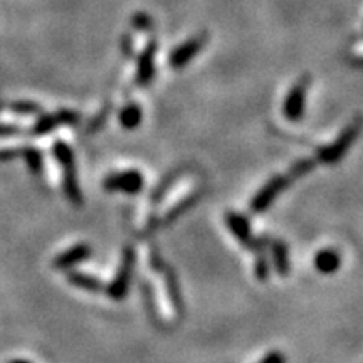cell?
Instances as JSON below:
<instances>
[{"instance_id":"16","label":"cell","mask_w":363,"mask_h":363,"mask_svg":"<svg viewBox=\"0 0 363 363\" xmlns=\"http://www.w3.org/2000/svg\"><path fill=\"white\" fill-rule=\"evenodd\" d=\"M142 108L138 103H128L123 106V110L120 111V123L126 130H135L136 126L142 121Z\"/></svg>"},{"instance_id":"18","label":"cell","mask_w":363,"mask_h":363,"mask_svg":"<svg viewBox=\"0 0 363 363\" xmlns=\"http://www.w3.org/2000/svg\"><path fill=\"white\" fill-rule=\"evenodd\" d=\"M9 110L19 116H34L40 115V106L33 101H16L9 106Z\"/></svg>"},{"instance_id":"9","label":"cell","mask_w":363,"mask_h":363,"mask_svg":"<svg viewBox=\"0 0 363 363\" xmlns=\"http://www.w3.org/2000/svg\"><path fill=\"white\" fill-rule=\"evenodd\" d=\"M289 182H291V179H289L288 174L272 177V179L267 182L264 187L257 192V195H254V199L251 202V211L252 212H264L266 208L269 207L272 202H274V199L278 197V195L283 192L286 187H288Z\"/></svg>"},{"instance_id":"19","label":"cell","mask_w":363,"mask_h":363,"mask_svg":"<svg viewBox=\"0 0 363 363\" xmlns=\"http://www.w3.org/2000/svg\"><path fill=\"white\" fill-rule=\"evenodd\" d=\"M313 169H315V162L310 160V158H301V160H298L296 163H293V167H291V169H289L288 177L291 180L299 179V177L306 175L308 172H311Z\"/></svg>"},{"instance_id":"2","label":"cell","mask_w":363,"mask_h":363,"mask_svg":"<svg viewBox=\"0 0 363 363\" xmlns=\"http://www.w3.org/2000/svg\"><path fill=\"white\" fill-rule=\"evenodd\" d=\"M363 130V118H355L350 125L345 128L337 140L333 143H330L328 147L318 150V162L325 163V165H333L338 163L342 158L347 155L348 150L352 148V145L357 142L358 135Z\"/></svg>"},{"instance_id":"7","label":"cell","mask_w":363,"mask_h":363,"mask_svg":"<svg viewBox=\"0 0 363 363\" xmlns=\"http://www.w3.org/2000/svg\"><path fill=\"white\" fill-rule=\"evenodd\" d=\"M208 40V34L207 33H199L197 35H194V38H190L185 40V43H182L179 48L174 49L170 54V66L174 67V69H182L184 66H187L192 59L197 56L199 52L202 51L203 48H206Z\"/></svg>"},{"instance_id":"17","label":"cell","mask_w":363,"mask_h":363,"mask_svg":"<svg viewBox=\"0 0 363 363\" xmlns=\"http://www.w3.org/2000/svg\"><path fill=\"white\" fill-rule=\"evenodd\" d=\"M21 157L26 160L27 169L33 172L34 175L43 174L44 170V155L40 150L35 147H22V153Z\"/></svg>"},{"instance_id":"22","label":"cell","mask_w":363,"mask_h":363,"mask_svg":"<svg viewBox=\"0 0 363 363\" xmlns=\"http://www.w3.org/2000/svg\"><path fill=\"white\" fill-rule=\"evenodd\" d=\"M254 272H256V278L261 281H266L267 276H269V262H267L264 254L256 257V269H254Z\"/></svg>"},{"instance_id":"25","label":"cell","mask_w":363,"mask_h":363,"mask_svg":"<svg viewBox=\"0 0 363 363\" xmlns=\"http://www.w3.org/2000/svg\"><path fill=\"white\" fill-rule=\"evenodd\" d=\"M121 51L125 52L126 57L133 56V40H131L130 34L123 35V40H121Z\"/></svg>"},{"instance_id":"23","label":"cell","mask_w":363,"mask_h":363,"mask_svg":"<svg viewBox=\"0 0 363 363\" xmlns=\"http://www.w3.org/2000/svg\"><path fill=\"white\" fill-rule=\"evenodd\" d=\"M22 133V128L12 123H0V138H11Z\"/></svg>"},{"instance_id":"1","label":"cell","mask_w":363,"mask_h":363,"mask_svg":"<svg viewBox=\"0 0 363 363\" xmlns=\"http://www.w3.org/2000/svg\"><path fill=\"white\" fill-rule=\"evenodd\" d=\"M52 155L56 157L62 172V185H65V194L69 199L72 206L81 207L83 206V194H81L78 175H76V162L74 153H72L71 147L61 140H57L52 145Z\"/></svg>"},{"instance_id":"15","label":"cell","mask_w":363,"mask_h":363,"mask_svg":"<svg viewBox=\"0 0 363 363\" xmlns=\"http://www.w3.org/2000/svg\"><path fill=\"white\" fill-rule=\"evenodd\" d=\"M271 252L272 261H274L276 269L281 276H286L289 272V257H288V247L283 240H272L271 242Z\"/></svg>"},{"instance_id":"26","label":"cell","mask_w":363,"mask_h":363,"mask_svg":"<svg viewBox=\"0 0 363 363\" xmlns=\"http://www.w3.org/2000/svg\"><path fill=\"white\" fill-rule=\"evenodd\" d=\"M259 363H286V358H284L283 353L271 352V353H267V355L262 358Z\"/></svg>"},{"instance_id":"8","label":"cell","mask_w":363,"mask_h":363,"mask_svg":"<svg viewBox=\"0 0 363 363\" xmlns=\"http://www.w3.org/2000/svg\"><path fill=\"white\" fill-rule=\"evenodd\" d=\"M79 120V115L71 110H59L56 113H49V115H43L35 121L33 128H30V135L33 136H44L51 133L59 126L65 125H76Z\"/></svg>"},{"instance_id":"4","label":"cell","mask_w":363,"mask_h":363,"mask_svg":"<svg viewBox=\"0 0 363 363\" xmlns=\"http://www.w3.org/2000/svg\"><path fill=\"white\" fill-rule=\"evenodd\" d=\"M135 262H136L135 249L125 247L120 269H118L116 276L113 278L111 284L108 286V296L115 299V301H121V299L126 296V293H128L131 276H133V269H135Z\"/></svg>"},{"instance_id":"11","label":"cell","mask_w":363,"mask_h":363,"mask_svg":"<svg viewBox=\"0 0 363 363\" xmlns=\"http://www.w3.org/2000/svg\"><path fill=\"white\" fill-rule=\"evenodd\" d=\"M89 256H91V247L88 244L81 242L59 254L56 259L52 261V266L56 267L57 271H66V269H71V267H74L76 264H79V262L86 261Z\"/></svg>"},{"instance_id":"6","label":"cell","mask_w":363,"mask_h":363,"mask_svg":"<svg viewBox=\"0 0 363 363\" xmlns=\"http://www.w3.org/2000/svg\"><path fill=\"white\" fill-rule=\"evenodd\" d=\"M311 84L310 76H303L296 81V84L293 86L291 91L288 93V96L284 99L283 111L284 116L289 121H298L299 118L305 113V101H306V91Z\"/></svg>"},{"instance_id":"24","label":"cell","mask_w":363,"mask_h":363,"mask_svg":"<svg viewBox=\"0 0 363 363\" xmlns=\"http://www.w3.org/2000/svg\"><path fill=\"white\" fill-rule=\"evenodd\" d=\"M21 153H22V147H19V148H2L0 150V162H11V160H13V158H17V157H21Z\"/></svg>"},{"instance_id":"27","label":"cell","mask_w":363,"mask_h":363,"mask_svg":"<svg viewBox=\"0 0 363 363\" xmlns=\"http://www.w3.org/2000/svg\"><path fill=\"white\" fill-rule=\"evenodd\" d=\"M9 363H30V362H27V360H12V362H9Z\"/></svg>"},{"instance_id":"20","label":"cell","mask_w":363,"mask_h":363,"mask_svg":"<svg viewBox=\"0 0 363 363\" xmlns=\"http://www.w3.org/2000/svg\"><path fill=\"white\" fill-rule=\"evenodd\" d=\"M131 26L140 33H150L153 29V19L147 12H136L131 17Z\"/></svg>"},{"instance_id":"12","label":"cell","mask_w":363,"mask_h":363,"mask_svg":"<svg viewBox=\"0 0 363 363\" xmlns=\"http://www.w3.org/2000/svg\"><path fill=\"white\" fill-rule=\"evenodd\" d=\"M342 257L335 249H321L315 256V267L321 274H333L340 269Z\"/></svg>"},{"instance_id":"13","label":"cell","mask_w":363,"mask_h":363,"mask_svg":"<svg viewBox=\"0 0 363 363\" xmlns=\"http://www.w3.org/2000/svg\"><path fill=\"white\" fill-rule=\"evenodd\" d=\"M199 195H201L199 192H194V194L185 195V197L182 199L180 202H177L174 207H170L169 211H167V214L163 216V219L160 220V224H158V225H169V224H172V222H174V220L179 219V217H180L182 214H185V212H187L189 208L192 207L195 202H197Z\"/></svg>"},{"instance_id":"21","label":"cell","mask_w":363,"mask_h":363,"mask_svg":"<svg viewBox=\"0 0 363 363\" xmlns=\"http://www.w3.org/2000/svg\"><path fill=\"white\" fill-rule=\"evenodd\" d=\"M110 113H111V104H110V103L104 104L103 110L99 111L98 115L93 118V120H91V123H89V126H88L89 133H93V131H98L99 128H101V126L104 125V121H106L108 116H110Z\"/></svg>"},{"instance_id":"5","label":"cell","mask_w":363,"mask_h":363,"mask_svg":"<svg viewBox=\"0 0 363 363\" xmlns=\"http://www.w3.org/2000/svg\"><path fill=\"white\" fill-rule=\"evenodd\" d=\"M143 175L138 170H125L108 175L103 182V187L108 192L138 194L143 189Z\"/></svg>"},{"instance_id":"3","label":"cell","mask_w":363,"mask_h":363,"mask_svg":"<svg viewBox=\"0 0 363 363\" xmlns=\"http://www.w3.org/2000/svg\"><path fill=\"white\" fill-rule=\"evenodd\" d=\"M225 224L229 230L233 233L235 239L239 240L240 246H244L249 251H252L257 256L264 254L266 239L264 238H254L251 233V225H249L247 219L244 216L238 214V212H227L225 214Z\"/></svg>"},{"instance_id":"14","label":"cell","mask_w":363,"mask_h":363,"mask_svg":"<svg viewBox=\"0 0 363 363\" xmlns=\"http://www.w3.org/2000/svg\"><path fill=\"white\" fill-rule=\"evenodd\" d=\"M67 279H69V283L72 286H76V288L79 289H84V291H101L103 284L101 281L93 278V276L86 274V272H79V271H71L69 274H67Z\"/></svg>"},{"instance_id":"10","label":"cell","mask_w":363,"mask_h":363,"mask_svg":"<svg viewBox=\"0 0 363 363\" xmlns=\"http://www.w3.org/2000/svg\"><path fill=\"white\" fill-rule=\"evenodd\" d=\"M155 54H157V43L150 40L145 45L143 52L138 56V69H136V84L148 86L155 76Z\"/></svg>"}]
</instances>
